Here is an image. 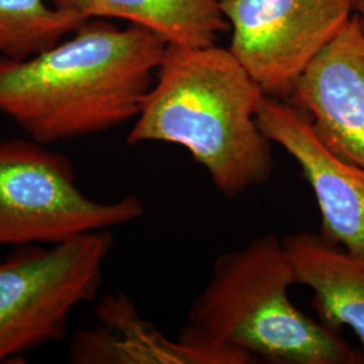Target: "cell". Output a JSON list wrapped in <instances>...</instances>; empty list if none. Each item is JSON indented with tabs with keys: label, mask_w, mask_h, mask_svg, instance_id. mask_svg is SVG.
<instances>
[{
	"label": "cell",
	"mask_w": 364,
	"mask_h": 364,
	"mask_svg": "<svg viewBox=\"0 0 364 364\" xmlns=\"http://www.w3.org/2000/svg\"><path fill=\"white\" fill-rule=\"evenodd\" d=\"M166 45L96 18L33 57H0V115L46 146L112 130L139 115Z\"/></svg>",
	"instance_id": "6da1fadb"
},
{
	"label": "cell",
	"mask_w": 364,
	"mask_h": 364,
	"mask_svg": "<svg viewBox=\"0 0 364 364\" xmlns=\"http://www.w3.org/2000/svg\"><path fill=\"white\" fill-rule=\"evenodd\" d=\"M263 97L230 49L168 43L126 141L181 146L235 198L273 176V142L257 119Z\"/></svg>",
	"instance_id": "7a4b0ae2"
},
{
	"label": "cell",
	"mask_w": 364,
	"mask_h": 364,
	"mask_svg": "<svg viewBox=\"0 0 364 364\" xmlns=\"http://www.w3.org/2000/svg\"><path fill=\"white\" fill-rule=\"evenodd\" d=\"M299 285L277 235L252 239L215 260L208 284L193 299L180 340L236 350L285 364H363L340 332L301 312L289 299Z\"/></svg>",
	"instance_id": "3957f363"
},
{
	"label": "cell",
	"mask_w": 364,
	"mask_h": 364,
	"mask_svg": "<svg viewBox=\"0 0 364 364\" xmlns=\"http://www.w3.org/2000/svg\"><path fill=\"white\" fill-rule=\"evenodd\" d=\"M112 247L114 235L102 230L0 259V364L65 338L72 311L96 299Z\"/></svg>",
	"instance_id": "277c9868"
},
{
	"label": "cell",
	"mask_w": 364,
	"mask_h": 364,
	"mask_svg": "<svg viewBox=\"0 0 364 364\" xmlns=\"http://www.w3.org/2000/svg\"><path fill=\"white\" fill-rule=\"evenodd\" d=\"M144 213L138 196L100 203L84 195L70 161L46 144L0 141V246L57 245Z\"/></svg>",
	"instance_id": "5b68a950"
},
{
	"label": "cell",
	"mask_w": 364,
	"mask_h": 364,
	"mask_svg": "<svg viewBox=\"0 0 364 364\" xmlns=\"http://www.w3.org/2000/svg\"><path fill=\"white\" fill-rule=\"evenodd\" d=\"M230 50L262 91L289 102L302 72L353 14V0H221Z\"/></svg>",
	"instance_id": "8992f818"
},
{
	"label": "cell",
	"mask_w": 364,
	"mask_h": 364,
	"mask_svg": "<svg viewBox=\"0 0 364 364\" xmlns=\"http://www.w3.org/2000/svg\"><path fill=\"white\" fill-rule=\"evenodd\" d=\"M260 130L299 164L321 213L320 235L364 257V169L335 156L313 130L309 117L287 100L264 95Z\"/></svg>",
	"instance_id": "52a82bcc"
},
{
	"label": "cell",
	"mask_w": 364,
	"mask_h": 364,
	"mask_svg": "<svg viewBox=\"0 0 364 364\" xmlns=\"http://www.w3.org/2000/svg\"><path fill=\"white\" fill-rule=\"evenodd\" d=\"M289 102L335 156L364 169V31L355 14L302 72Z\"/></svg>",
	"instance_id": "ba28073f"
},
{
	"label": "cell",
	"mask_w": 364,
	"mask_h": 364,
	"mask_svg": "<svg viewBox=\"0 0 364 364\" xmlns=\"http://www.w3.org/2000/svg\"><path fill=\"white\" fill-rule=\"evenodd\" d=\"M100 326L80 332L70 346L69 362L76 364H250L247 352L207 348L170 340L144 321L130 297L111 293L99 302Z\"/></svg>",
	"instance_id": "9c48e42d"
},
{
	"label": "cell",
	"mask_w": 364,
	"mask_h": 364,
	"mask_svg": "<svg viewBox=\"0 0 364 364\" xmlns=\"http://www.w3.org/2000/svg\"><path fill=\"white\" fill-rule=\"evenodd\" d=\"M284 240L299 285L314 293L318 321L340 332L348 326L364 355V257L313 232L289 235Z\"/></svg>",
	"instance_id": "30bf717a"
},
{
	"label": "cell",
	"mask_w": 364,
	"mask_h": 364,
	"mask_svg": "<svg viewBox=\"0 0 364 364\" xmlns=\"http://www.w3.org/2000/svg\"><path fill=\"white\" fill-rule=\"evenodd\" d=\"M221 0H53L84 21L123 19L144 27L166 43L191 48L215 45L230 25Z\"/></svg>",
	"instance_id": "8fae6325"
},
{
	"label": "cell",
	"mask_w": 364,
	"mask_h": 364,
	"mask_svg": "<svg viewBox=\"0 0 364 364\" xmlns=\"http://www.w3.org/2000/svg\"><path fill=\"white\" fill-rule=\"evenodd\" d=\"M85 22L48 0H0V57H33L73 34Z\"/></svg>",
	"instance_id": "7c38bea8"
},
{
	"label": "cell",
	"mask_w": 364,
	"mask_h": 364,
	"mask_svg": "<svg viewBox=\"0 0 364 364\" xmlns=\"http://www.w3.org/2000/svg\"><path fill=\"white\" fill-rule=\"evenodd\" d=\"M353 14L358 16L364 31V0H353Z\"/></svg>",
	"instance_id": "4fadbf2b"
}]
</instances>
